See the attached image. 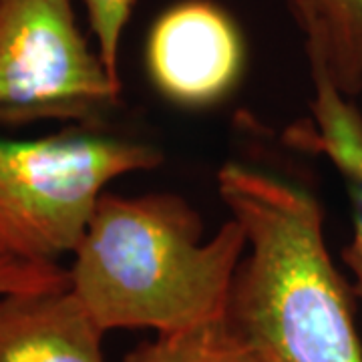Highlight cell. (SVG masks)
Returning a JSON list of instances; mask_svg holds the SVG:
<instances>
[{"label":"cell","instance_id":"5b68a950","mask_svg":"<svg viewBox=\"0 0 362 362\" xmlns=\"http://www.w3.org/2000/svg\"><path fill=\"white\" fill-rule=\"evenodd\" d=\"M149 78L168 101L202 109L223 101L240 83L246 42L232 14L211 0H181L149 28Z\"/></svg>","mask_w":362,"mask_h":362},{"label":"cell","instance_id":"8992f818","mask_svg":"<svg viewBox=\"0 0 362 362\" xmlns=\"http://www.w3.org/2000/svg\"><path fill=\"white\" fill-rule=\"evenodd\" d=\"M103 334L71 286L0 296V362H105Z\"/></svg>","mask_w":362,"mask_h":362},{"label":"cell","instance_id":"7a4b0ae2","mask_svg":"<svg viewBox=\"0 0 362 362\" xmlns=\"http://www.w3.org/2000/svg\"><path fill=\"white\" fill-rule=\"evenodd\" d=\"M246 247L233 218L204 240V221L180 195L105 192L73 254L69 282L103 332L168 334L226 318Z\"/></svg>","mask_w":362,"mask_h":362},{"label":"cell","instance_id":"7c38bea8","mask_svg":"<svg viewBox=\"0 0 362 362\" xmlns=\"http://www.w3.org/2000/svg\"><path fill=\"white\" fill-rule=\"evenodd\" d=\"M352 204V233L342 247V262L352 276V292L362 300V199H350Z\"/></svg>","mask_w":362,"mask_h":362},{"label":"cell","instance_id":"ba28073f","mask_svg":"<svg viewBox=\"0 0 362 362\" xmlns=\"http://www.w3.org/2000/svg\"><path fill=\"white\" fill-rule=\"evenodd\" d=\"M314 99L310 119L286 129L290 147L312 156L326 157L340 173L349 197H362V113L352 97L330 81L310 77Z\"/></svg>","mask_w":362,"mask_h":362},{"label":"cell","instance_id":"52a82bcc","mask_svg":"<svg viewBox=\"0 0 362 362\" xmlns=\"http://www.w3.org/2000/svg\"><path fill=\"white\" fill-rule=\"evenodd\" d=\"M304 40L310 77L362 93V0H286Z\"/></svg>","mask_w":362,"mask_h":362},{"label":"cell","instance_id":"277c9868","mask_svg":"<svg viewBox=\"0 0 362 362\" xmlns=\"http://www.w3.org/2000/svg\"><path fill=\"white\" fill-rule=\"evenodd\" d=\"M121 103V78L85 39L73 0H0V127L97 125Z\"/></svg>","mask_w":362,"mask_h":362},{"label":"cell","instance_id":"30bf717a","mask_svg":"<svg viewBox=\"0 0 362 362\" xmlns=\"http://www.w3.org/2000/svg\"><path fill=\"white\" fill-rule=\"evenodd\" d=\"M81 2L85 6L89 28L95 37V49L99 51L107 69L115 77H119L121 40L135 8V0H81Z\"/></svg>","mask_w":362,"mask_h":362},{"label":"cell","instance_id":"9c48e42d","mask_svg":"<svg viewBox=\"0 0 362 362\" xmlns=\"http://www.w3.org/2000/svg\"><path fill=\"white\" fill-rule=\"evenodd\" d=\"M123 362H259L226 318L187 330L156 334Z\"/></svg>","mask_w":362,"mask_h":362},{"label":"cell","instance_id":"4fadbf2b","mask_svg":"<svg viewBox=\"0 0 362 362\" xmlns=\"http://www.w3.org/2000/svg\"><path fill=\"white\" fill-rule=\"evenodd\" d=\"M0 258H11V256H4V254H0Z\"/></svg>","mask_w":362,"mask_h":362},{"label":"cell","instance_id":"6da1fadb","mask_svg":"<svg viewBox=\"0 0 362 362\" xmlns=\"http://www.w3.org/2000/svg\"><path fill=\"white\" fill-rule=\"evenodd\" d=\"M218 192L247 240L226 320L259 362H362L354 292L316 195L238 161L218 171Z\"/></svg>","mask_w":362,"mask_h":362},{"label":"cell","instance_id":"8fae6325","mask_svg":"<svg viewBox=\"0 0 362 362\" xmlns=\"http://www.w3.org/2000/svg\"><path fill=\"white\" fill-rule=\"evenodd\" d=\"M65 286H71L69 270L59 264L0 258V296L11 292H35Z\"/></svg>","mask_w":362,"mask_h":362},{"label":"cell","instance_id":"3957f363","mask_svg":"<svg viewBox=\"0 0 362 362\" xmlns=\"http://www.w3.org/2000/svg\"><path fill=\"white\" fill-rule=\"evenodd\" d=\"M161 161L149 143L89 129L0 141V254L59 264L75 254L105 187Z\"/></svg>","mask_w":362,"mask_h":362}]
</instances>
